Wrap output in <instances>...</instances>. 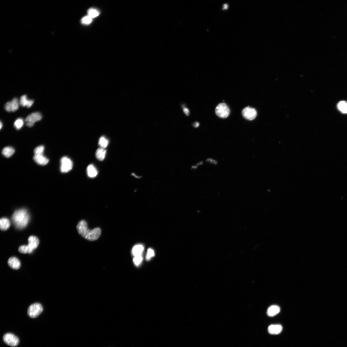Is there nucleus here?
<instances>
[{"label":"nucleus","mask_w":347,"mask_h":347,"mask_svg":"<svg viewBox=\"0 0 347 347\" xmlns=\"http://www.w3.org/2000/svg\"><path fill=\"white\" fill-rule=\"evenodd\" d=\"M77 229L83 237L89 241L98 239L101 234V230L99 228H95L92 230L89 229L87 223L84 220L79 221L77 225Z\"/></svg>","instance_id":"obj_1"},{"label":"nucleus","mask_w":347,"mask_h":347,"mask_svg":"<svg viewBox=\"0 0 347 347\" xmlns=\"http://www.w3.org/2000/svg\"><path fill=\"white\" fill-rule=\"evenodd\" d=\"M30 219L29 213L25 209L16 210L12 217L13 223L18 229L25 228L28 224Z\"/></svg>","instance_id":"obj_2"},{"label":"nucleus","mask_w":347,"mask_h":347,"mask_svg":"<svg viewBox=\"0 0 347 347\" xmlns=\"http://www.w3.org/2000/svg\"><path fill=\"white\" fill-rule=\"evenodd\" d=\"M43 310V307L40 304L35 303L31 305L29 307L27 310V314L31 318H36L41 314Z\"/></svg>","instance_id":"obj_3"},{"label":"nucleus","mask_w":347,"mask_h":347,"mask_svg":"<svg viewBox=\"0 0 347 347\" xmlns=\"http://www.w3.org/2000/svg\"><path fill=\"white\" fill-rule=\"evenodd\" d=\"M216 115L222 119H225L230 113V110L224 103H220L217 106L215 110Z\"/></svg>","instance_id":"obj_4"},{"label":"nucleus","mask_w":347,"mask_h":347,"mask_svg":"<svg viewBox=\"0 0 347 347\" xmlns=\"http://www.w3.org/2000/svg\"><path fill=\"white\" fill-rule=\"evenodd\" d=\"M73 164L71 159L67 157H62L60 160V170L62 173H67L72 169Z\"/></svg>","instance_id":"obj_5"},{"label":"nucleus","mask_w":347,"mask_h":347,"mask_svg":"<svg viewBox=\"0 0 347 347\" xmlns=\"http://www.w3.org/2000/svg\"><path fill=\"white\" fill-rule=\"evenodd\" d=\"M42 118L41 114L39 112L32 113L28 116L25 119L26 125L27 127H32L36 122L41 120Z\"/></svg>","instance_id":"obj_6"},{"label":"nucleus","mask_w":347,"mask_h":347,"mask_svg":"<svg viewBox=\"0 0 347 347\" xmlns=\"http://www.w3.org/2000/svg\"><path fill=\"white\" fill-rule=\"evenodd\" d=\"M3 340L5 343L12 347L17 346L19 342V340L18 337L10 333L5 334L3 337Z\"/></svg>","instance_id":"obj_7"},{"label":"nucleus","mask_w":347,"mask_h":347,"mask_svg":"<svg viewBox=\"0 0 347 347\" xmlns=\"http://www.w3.org/2000/svg\"><path fill=\"white\" fill-rule=\"evenodd\" d=\"M242 115L246 119L248 120L254 119L257 116L256 110L249 107H245L242 110Z\"/></svg>","instance_id":"obj_8"},{"label":"nucleus","mask_w":347,"mask_h":347,"mask_svg":"<svg viewBox=\"0 0 347 347\" xmlns=\"http://www.w3.org/2000/svg\"><path fill=\"white\" fill-rule=\"evenodd\" d=\"M19 102L16 98L13 99L11 101L6 103L5 104V108L7 111L14 112L16 111L19 108Z\"/></svg>","instance_id":"obj_9"},{"label":"nucleus","mask_w":347,"mask_h":347,"mask_svg":"<svg viewBox=\"0 0 347 347\" xmlns=\"http://www.w3.org/2000/svg\"><path fill=\"white\" fill-rule=\"evenodd\" d=\"M282 330V326L280 324L271 325L268 328V333L272 335L279 334Z\"/></svg>","instance_id":"obj_10"},{"label":"nucleus","mask_w":347,"mask_h":347,"mask_svg":"<svg viewBox=\"0 0 347 347\" xmlns=\"http://www.w3.org/2000/svg\"><path fill=\"white\" fill-rule=\"evenodd\" d=\"M33 158L37 164L41 166H45L49 162V159L43 155H34Z\"/></svg>","instance_id":"obj_11"},{"label":"nucleus","mask_w":347,"mask_h":347,"mask_svg":"<svg viewBox=\"0 0 347 347\" xmlns=\"http://www.w3.org/2000/svg\"><path fill=\"white\" fill-rule=\"evenodd\" d=\"M9 266L11 268L15 269H18L21 266V263L19 259L15 257H11L8 261Z\"/></svg>","instance_id":"obj_12"},{"label":"nucleus","mask_w":347,"mask_h":347,"mask_svg":"<svg viewBox=\"0 0 347 347\" xmlns=\"http://www.w3.org/2000/svg\"><path fill=\"white\" fill-rule=\"evenodd\" d=\"M28 245L33 251L38 247L39 244V240L36 236H31L28 239Z\"/></svg>","instance_id":"obj_13"},{"label":"nucleus","mask_w":347,"mask_h":347,"mask_svg":"<svg viewBox=\"0 0 347 347\" xmlns=\"http://www.w3.org/2000/svg\"><path fill=\"white\" fill-rule=\"evenodd\" d=\"M33 103V100L27 99L26 95H23L21 97L19 101V103L23 107H26L27 108L30 107Z\"/></svg>","instance_id":"obj_14"},{"label":"nucleus","mask_w":347,"mask_h":347,"mask_svg":"<svg viewBox=\"0 0 347 347\" xmlns=\"http://www.w3.org/2000/svg\"><path fill=\"white\" fill-rule=\"evenodd\" d=\"M87 173L88 176L90 178H94L98 174V171L93 164H90L88 166Z\"/></svg>","instance_id":"obj_15"},{"label":"nucleus","mask_w":347,"mask_h":347,"mask_svg":"<svg viewBox=\"0 0 347 347\" xmlns=\"http://www.w3.org/2000/svg\"><path fill=\"white\" fill-rule=\"evenodd\" d=\"M280 310L279 307L277 305H273L268 309L267 314L270 317H273L279 314Z\"/></svg>","instance_id":"obj_16"},{"label":"nucleus","mask_w":347,"mask_h":347,"mask_svg":"<svg viewBox=\"0 0 347 347\" xmlns=\"http://www.w3.org/2000/svg\"><path fill=\"white\" fill-rule=\"evenodd\" d=\"M10 222L9 220L6 218H3L0 220V228L2 231H6L10 228Z\"/></svg>","instance_id":"obj_17"},{"label":"nucleus","mask_w":347,"mask_h":347,"mask_svg":"<svg viewBox=\"0 0 347 347\" xmlns=\"http://www.w3.org/2000/svg\"><path fill=\"white\" fill-rule=\"evenodd\" d=\"M106 154V150L105 149L101 148L97 149L96 153V156L98 160L102 161L105 159Z\"/></svg>","instance_id":"obj_18"},{"label":"nucleus","mask_w":347,"mask_h":347,"mask_svg":"<svg viewBox=\"0 0 347 347\" xmlns=\"http://www.w3.org/2000/svg\"><path fill=\"white\" fill-rule=\"evenodd\" d=\"M144 250V247L142 245H137L134 247L132 250V254L134 256L142 255Z\"/></svg>","instance_id":"obj_19"},{"label":"nucleus","mask_w":347,"mask_h":347,"mask_svg":"<svg viewBox=\"0 0 347 347\" xmlns=\"http://www.w3.org/2000/svg\"><path fill=\"white\" fill-rule=\"evenodd\" d=\"M15 150L13 147L8 146L5 147L2 151L3 155L6 157L10 158L14 153Z\"/></svg>","instance_id":"obj_20"},{"label":"nucleus","mask_w":347,"mask_h":347,"mask_svg":"<svg viewBox=\"0 0 347 347\" xmlns=\"http://www.w3.org/2000/svg\"><path fill=\"white\" fill-rule=\"evenodd\" d=\"M337 108L342 113L347 114V102L345 101H340L337 104Z\"/></svg>","instance_id":"obj_21"},{"label":"nucleus","mask_w":347,"mask_h":347,"mask_svg":"<svg viewBox=\"0 0 347 347\" xmlns=\"http://www.w3.org/2000/svg\"><path fill=\"white\" fill-rule=\"evenodd\" d=\"M108 144L109 141L105 137L102 136L99 139V145L100 148L105 149L108 146Z\"/></svg>","instance_id":"obj_22"},{"label":"nucleus","mask_w":347,"mask_h":347,"mask_svg":"<svg viewBox=\"0 0 347 347\" xmlns=\"http://www.w3.org/2000/svg\"><path fill=\"white\" fill-rule=\"evenodd\" d=\"M18 251L20 253L24 254L31 253L33 251L28 245L20 246L18 248Z\"/></svg>","instance_id":"obj_23"},{"label":"nucleus","mask_w":347,"mask_h":347,"mask_svg":"<svg viewBox=\"0 0 347 347\" xmlns=\"http://www.w3.org/2000/svg\"><path fill=\"white\" fill-rule=\"evenodd\" d=\"M99 14V11L94 9H89L88 11V16L92 18L98 17Z\"/></svg>","instance_id":"obj_24"},{"label":"nucleus","mask_w":347,"mask_h":347,"mask_svg":"<svg viewBox=\"0 0 347 347\" xmlns=\"http://www.w3.org/2000/svg\"><path fill=\"white\" fill-rule=\"evenodd\" d=\"M45 147L41 145L37 147L34 150V155H43Z\"/></svg>","instance_id":"obj_25"},{"label":"nucleus","mask_w":347,"mask_h":347,"mask_svg":"<svg viewBox=\"0 0 347 347\" xmlns=\"http://www.w3.org/2000/svg\"><path fill=\"white\" fill-rule=\"evenodd\" d=\"M24 121L22 119H18L14 123V126L17 130H19L23 126Z\"/></svg>","instance_id":"obj_26"},{"label":"nucleus","mask_w":347,"mask_h":347,"mask_svg":"<svg viewBox=\"0 0 347 347\" xmlns=\"http://www.w3.org/2000/svg\"><path fill=\"white\" fill-rule=\"evenodd\" d=\"M92 18L88 16L83 18L82 19L81 22L83 24L88 25L92 23Z\"/></svg>","instance_id":"obj_27"},{"label":"nucleus","mask_w":347,"mask_h":347,"mask_svg":"<svg viewBox=\"0 0 347 347\" xmlns=\"http://www.w3.org/2000/svg\"><path fill=\"white\" fill-rule=\"evenodd\" d=\"M142 259L143 258L142 255H139L135 256L133 261L135 265L138 266L140 265Z\"/></svg>","instance_id":"obj_28"},{"label":"nucleus","mask_w":347,"mask_h":347,"mask_svg":"<svg viewBox=\"0 0 347 347\" xmlns=\"http://www.w3.org/2000/svg\"><path fill=\"white\" fill-rule=\"evenodd\" d=\"M154 252L153 250L151 248H149L148 250L146 256V260H150L152 257H154Z\"/></svg>","instance_id":"obj_29"},{"label":"nucleus","mask_w":347,"mask_h":347,"mask_svg":"<svg viewBox=\"0 0 347 347\" xmlns=\"http://www.w3.org/2000/svg\"><path fill=\"white\" fill-rule=\"evenodd\" d=\"M183 112L187 116H189L190 114V112L189 110L186 107H185L183 109Z\"/></svg>","instance_id":"obj_30"},{"label":"nucleus","mask_w":347,"mask_h":347,"mask_svg":"<svg viewBox=\"0 0 347 347\" xmlns=\"http://www.w3.org/2000/svg\"><path fill=\"white\" fill-rule=\"evenodd\" d=\"M207 161L208 162H210L214 164H216L217 163V162L216 161L213 160V159L211 158L207 159Z\"/></svg>","instance_id":"obj_31"},{"label":"nucleus","mask_w":347,"mask_h":347,"mask_svg":"<svg viewBox=\"0 0 347 347\" xmlns=\"http://www.w3.org/2000/svg\"><path fill=\"white\" fill-rule=\"evenodd\" d=\"M199 126V123H198L197 122H196L195 123H194L193 125V127H195V128L198 127Z\"/></svg>","instance_id":"obj_32"},{"label":"nucleus","mask_w":347,"mask_h":347,"mask_svg":"<svg viewBox=\"0 0 347 347\" xmlns=\"http://www.w3.org/2000/svg\"><path fill=\"white\" fill-rule=\"evenodd\" d=\"M228 8V6L227 4L224 5V9H226Z\"/></svg>","instance_id":"obj_33"},{"label":"nucleus","mask_w":347,"mask_h":347,"mask_svg":"<svg viewBox=\"0 0 347 347\" xmlns=\"http://www.w3.org/2000/svg\"><path fill=\"white\" fill-rule=\"evenodd\" d=\"M0 124H1V129H2V127L3 124H2V123L1 122V123H0Z\"/></svg>","instance_id":"obj_34"}]
</instances>
